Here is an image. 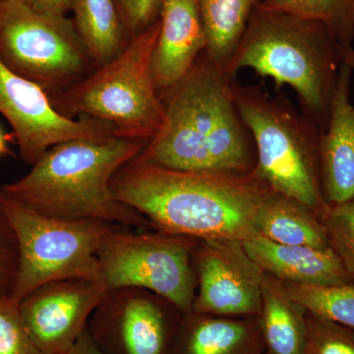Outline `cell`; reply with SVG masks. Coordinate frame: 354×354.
I'll use <instances>...</instances> for the list:
<instances>
[{
    "mask_svg": "<svg viewBox=\"0 0 354 354\" xmlns=\"http://www.w3.org/2000/svg\"><path fill=\"white\" fill-rule=\"evenodd\" d=\"M306 313L288 295L283 281L266 272L258 315L265 354H302Z\"/></svg>",
    "mask_w": 354,
    "mask_h": 354,
    "instance_id": "18",
    "label": "cell"
},
{
    "mask_svg": "<svg viewBox=\"0 0 354 354\" xmlns=\"http://www.w3.org/2000/svg\"><path fill=\"white\" fill-rule=\"evenodd\" d=\"M19 270V244L8 216L0 204V297H11Z\"/></svg>",
    "mask_w": 354,
    "mask_h": 354,
    "instance_id": "27",
    "label": "cell"
},
{
    "mask_svg": "<svg viewBox=\"0 0 354 354\" xmlns=\"http://www.w3.org/2000/svg\"><path fill=\"white\" fill-rule=\"evenodd\" d=\"M342 44L317 21L290 14L254 9L225 73L234 78L242 68L271 78L277 88L290 86L301 113L325 131L337 75Z\"/></svg>",
    "mask_w": 354,
    "mask_h": 354,
    "instance_id": "4",
    "label": "cell"
},
{
    "mask_svg": "<svg viewBox=\"0 0 354 354\" xmlns=\"http://www.w3.org/2000/svg\"><path fill=\"white\" fill-rule=\"evenodd\" d=\"M68 354H102L99 348L95 346L94 342L91 339L88 330L81 335L78 342L74 344L73 348L69 351Z\"/></svg>",
    "mask_w": 354,
    "mask_h": 354,
    "instance_id": "30",
    "label": "cell"
},
{
    "mask_svg": "<svg viewBox=\"0 0 354 354\" xmlns=\"http://www.w3.org/2000/svg\"><path fill=\"white\" fill-rule=\"evenodd\" d=\"M0 114L11 128L20 157L32 165L51 147L77 139L116 135L106 121L65 118L38 84L14 73L0 62Z\"/></svg>",
    "mask_w": 354,
    "mask_h": 354,
    "instance_id": "11",
    "label": "cell"
},
{
    "mask_svg": "<svg viewBox=\"0 0 354 354\" xmlns=\"http://www.w3.org/2000/svg\"><path fill=\"white\" fill-rule=\"evenodd\" d=\"M13 139L12 135L8 136V135L4 134L0 128V157L2 156L8 155L10 153L9 151L8 142Z\"/></svg>",
    "mask_w": 354,
    "mask_h": 354,
    "instance_id": "32",
    "label": "cell"
},
{
    "mask_svg": "<svg viewBox=\"0 0 354 354\" xmlns=\"http://www.w3.org/2000/svg\"><path fill=\"white\" fill-rule=\"evenodd\" d=\"M0 354H41L26 328L20 304L0 297Z\"/></svg>",
    "mask_w": 354,
    "mask_h": 354,
    "instance_id": "26",
    "label": "cell"
},
{
    "mask_svg": "<svg viewBox=\"0 0 354 354\" xmlns=\"http://www.w3.org/2000/svg\"><path fill=\"white\" fill-rule=\"evenodd\" d=\"M71 18L97 68L109 64L130 41L115 0H73Z\"/></svg>",
    "mask_w": 354,
    "mask_h": 354,
    "instance_id": "20",
    "label": "cell"
},
{
    "mask_svg": "<svg viewBox=\"0 0 354 354\" xmlns=\"http://www.w3.org/2000/svg\"><path fill=\"white\" fill-rule=\"evenodd\" d=\"M0 204L19 244V270L11 297L20 302L50 281L100 279L97 249L104 237L120 225L43 215L1 191Z\"/></svg>",
    "mask_w": 354,
    "mask_h": 354,
    "instance_id": "7",
    "label": "cell"
},
{
    "mask_svg": "<svg viewBox=\"0 0 354 354\" xmlns=\"http://www.w3.org/2000/svg\"><path fill=\"white\" fill-rule=\"evenodd\" d=\"M234 78L203 53L178 82L160 93L162 127L134 160L176 171L251 174L255 144L235 102Z\"/></svg>",
    "mask_w": 354,
    "mask_h": 354,
    "instance_id": "2",
    "label": "cell"
},
{
    "mask_svg": "<svg viewBox=\"0 0 354 354\" xmlns=\"http://www.w3.org/2000/svg\"><path fill=\"white\" fill-rule=\"evenodd\" d=\"M258 235L283 245L330 247L320 216L292 198L270 193L258 214Z\"/></svg>",
    "mask_w": 354,
    "mask_h": 354,
    "instance_id": "19",
    "label": "cell"
},
{
    "mask_svg": "<svg viewBox=\"0 0 354 354\" xmlns=\"http://www.w3.org/2000/svg\"><path fill=\"white\" fill-rule=\"evenodd\" d=\"M353 69L342 62L329 123L319 140V165L324 199L328 205L354 198V88Z\"/></svg>",
    "mask_w": 354,
    "mask_h": 354,
    "instance_id": "14",
    "label": "cell"
},
{
    "mask_svg": "<svg viewBox=\"0 0 354 354\" xmlns=\"http://www.w3.org/2000/svg\"><path fill=\"white\" fill-rule=\"evenodd\" d=\"M302 354H354V330L307 312Z\"/></svg>",
    "mask_w": 354,
    "mask_h": 354,
    "instance_id": "25",
    "label": "cell"
},
{
    "mask_svg": "<svg viewBox=\"0 0 354 354\" xmlns=\"http://www.w3.org/2000/svg\"><path fill=\"white\" fill-rule=\"evenodd\" d=\"M0 62L48 94L72 87L97 68L71 18L0 0Z\"/></svg>",
    "mask_w": 354,
    "mask_h": 354,
    "instance_id": "8",
    "label": "cell"
},
{
    "mask_svg": "<svg viewBox=\"0 0 354 354\" xmlns=\"http://www.w3.org/2000/svg\"><path fill=\"white\" fill-rule=\"evenodd\" d=\"M199 239L118 225L97 251L100 279L109 290L142 288L169 300L183 314L193 311L197 281L193 253Z\"/></svg>",
    "mask_w": 354,
    "mask_h": 354,
    "instance_id": "9",
    "label": "cell"
},
{
    "mask_svg": "<svg viewBox=\"0 0 354 354\" xmlns=\"http://www.w3.org/2000/svg\"><path fill=\"white\" fill-rule=\"evenodd\" d=\"M158 32L160 18L111 62L72 87L48 94L55 109L71 120L88 116L106 121L118 136L150 141L165 116L151 68Z\"/></svg>",
    "mask_w": 354,
    "mask_h": 354,
    "instance_id": "6",
    "label": "cell"
},
{
    "mask_svg": "<svg viewBox=\"0 0 354 354\" xmlns=\"http://www.w3.org/2000/svg\"><path fill=\"white\" fill-rule=\"evenodd\" d=\"M118 201L158 232L197 239L246 241L258 236V214L271 188L257 172L203 174L134 160L111 181Z\"/></svg>",
    "mask_w": 354,
    "mask_h": 354,
    "instance_id": "1",
    "label": "cell"
},
{
    "mask_svg": "<svg viewBox=\"0 0 354 354\" xmlns=\"http://www.w3.org/2000/svg\"><path fill=\"white\" fill-rule=\"evenodd\" d=\"M39 12L66 15L71 12L73 0H21Z\"/></svg>",
    "mask_w": 354,
    "mask_h": 354,
    "instance_id": "29",
    "label": "cell"
},
{
    "mask_svg": "<svg viewBox=\"0 0 354 354\" xmlns=\"http://www.w3.org/2000/svg\"><path fill=\"white\" fill-rule=\"evenodd\" d=\"M183 313L151 291L109 290L87 330L102 354H169Z\"/></svg>",
    "mask_w": 354,
    "mask_h": 354,
    "instance_id": "10",
    "label": "cell"
},
{
    "mask_svg": "<svg viewBox=\"0 0 354 354\" xmlns=\"http://www.w3.org/2000/svg\"><path fill=\"white\" fill-rule=\"evenodd\" d=\"M283 285L290 297L309 313L354 330V281L326 286Z\"/></svg>",
    "mask_w": 354,
    "mask_h": 354,
    "instance_id": "23",
    "label": "cell"
},
{
    "mask_svg": "<svg viewBox=\"0 0 354 354\" xmlns=\"http://www.w3.org/2000/svg\"><path fill=\"white\" fill-rule=\"evenodd\" d=\"M193 264L197 281L193 311L228 318L259 315L266 272L241 241L199 239Z\"/></svg>",
    "mask_w": 354,
    "mask_h": 354,
    "instance_id": "12",
    "label": "cell"
},
{
    "mask_svg": "<svg viewBox=\"0 0 354 354\" xmlns=\"http://www.w3.org/2000/svg\"><path fill=\"white\" fill-rule=\"evenodd\" d=\"M235 102L252 134L258 176L272 192L301 203L322 216L319 165L321 130L285 95L272 97L261 85L234 83Z\"/></svg>",
    "mask_w": 354,
    "mask_h": 354,
    "instance_id": "5",
    "label": "cell"
},
{
    "mask_svg": "<svg viewBox=\"0 0 354 354\" xmlns=\"http://www.w3.org/2000/svg\"><path fill=\"white\" fill-rule=\"evenodd\" d=\"M207 46L196 0H162L160 32L151 64L158 93L181 80L206 51Z\"/></svg>",
    "mask_w": 354,
    "mask_h": 354,
    "instance_id": "15",
    "label": "cell"
},
{
    "mask_svg": "<svg viewBox=\"0 0 354 354\" xmlns=\"http://www.w3.org/2000/svg\"><path fill=\"white\" fill-rule=\"evenodd\" d=\"M261 6L322 23L342 46L354 41V0H261Z\"/></svg>",
    "mask_w": 354,
    "mask_h": 354,
    "instance_id": "22",
    "label": "cell"
},
{
    "mask_svg": "<svg viewBox=\"0 0 354 354\" xmlns=\"http://www.w3.org/2000/svg\"><path fill=\"white\" fill-rule=\"evenodd\" d=\"M242 244L267 274L283 283L326 286L354 281L330 247L283 245L260 235Z\"/></svg>",
    "mask_w": 354,
    "mask_h": 354,
    "instance_id": "16",
    "label": "cell"
},
{
    "mask_svg": "<svg viewBox=\"0 0 354 354\" xmlns=\"http://www.w3.org/2000/svg\"><path fill=\"white\" fill-rule=\"evenodd\" d=\"M321 221L330 248L354 279V198L328 205Z\"/></svg>",
    "mask_w": 354,
    "mask_h": 354,
    "instance_id": "24",
    "label": "cell"
},
{
    "mask_svg": "<svg viewBox=\"0 0 354 354\" xmlns=\"http://www.w3.org/2000/svg\"><path fill=\"white\" fill-rule=\"evenodd\" d=\"M208 46L205 51L223 72L234 57L261 0H196ZM227 74V73H225Z\"/></svg>",
    "mask_w": 354,
    "mask_h": 354,
    "instance_id": "21",
    "label": "cell"
},
{
    "mask_svg": "<svg viewBox=\"0 0 354 354\" xmlns=\"http://www.w3.org/2000/svg\"><path fill=\"white\" fill-rule=\"evenodd\" d=\"M130 39L148 29L160 18L162 0H115Z\"/></svg>",
    "mask_w": 354,
    "mask_h": 354,
    "instance_id": "28",
    "label": "cell"
},
{
    "mask_svg": "<svg viewBox=\"0 0 354 354\" xmlns=\"http://www.w3.org/2000/svg\"><path fill=\"white\" fill-rule=\"evenodd\" d=\"M169 354H265L259 320L183 314Z\"/></svg>",
    "mask_w": 354,
    "mask_h": 354,
    "instance_id": "17",
    "label": "cell"
},
{
    "mask_svg": "<svg viewBox=\"0 0 354 354\" xmlns=\"http://www.w3.org/2000/svg\"><path fill=\"white\" fill-rule=\"evenodd\" d=\"M148 143L118 135L64 142L48 149L29 174L0 191L43 215L146 230L151 227L145 216L114 197L111 181Z\"/></svg>",
    "mask_w": 354,
    "mask_h": 354,
    "instance_id": "3",
    "label": "cell"
},
{
    "mask_svg": "<svg viewBox=\"0 0 354 354\" xmlns=\"http://www.w3.org/2000/svg\"><path fill=\"white\" fill-rule=\"evenodd\" d=\"M109 290L100 279H62L23 298L21 315L41 354H68Z\"/></svg>",
    "mask_w": 354,
    "mask_h": 354,
    "instance_id": "13",
    "label": "cell"
},
{
    "mask_svg": "<svg viewBox=\"0 0 354 354\" xmlns=\"http://www.w3.org/2000/svg\"><path fill=\"white\" fill-rule=\"evenodd\" d=\"M342 60L344 64H348L354 71V48L351 46H342Z\"/></svg>",
    "mask_w": 354,
    "mask_h": 354,
    "instance_id": "31",
    "label": "cell"
}]
</instances>
